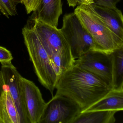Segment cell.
Listing matches in <instances>:
<instances>
[{
  "label": "cell",
  "mask_w": 123,
  "mask_h": 123,
  "mask_svg": "<svg viewBox=\"0 0 123 123\" xmlns=\"http://www.w3.org/2000/svg\"><path fill=\"white\" fill-rule=\"evenodd\" d=\"M55 89V95L71 100L83 112L105 97L112 88L97 76L74 64L59 77Z\"/></svg>",
  "instance_id": "cell-1"
},
{
  "label": "cell",
  "mask_w": 123,
  "mask_h": 123,
  "mask_svg": "<svg viewBox=\"0 0 123 123\" xmlns=\"http://www.w3.org/2000/svg\"><path fill=\"white\" fill-rule=\"evenodd\" d=\"M36 32L52 61L58 77L74 65L70 47L61 29L32 18Z\"/></svg>",
  "instance_id": "cell-2"
},
{
  "label": "cell",
  "mask_w": 123,
  "mask_h": 123,
  "mask_svg": "<svg viewBox=\"0 0 123 123\" xmlns=\"http://www.w3.org/2000/svg\"><path fill=\"white\" fill-rule=\"evenodd\" d=\"M22 34L30 59L38 80L53 97L59 77L51 59L36 32L31 26L24 27Z\"/></svg>",
  "instance_id": "cell-3"
},
{
  "label": "cell",
  "mask_w": 123,
  "mask_h": 123,
  "mask_svg": "<svg viewBox=\"0 0 123 123\" xmlns=\"http://www.w3.org/2000/svg\"><path fill=\"white\" fill-rule=\"evenodd\" d=\"M74 13L93 38L99 52L111 55L123 47V42L98 16L90 4L78 6Z\"/></svg>",
  "instance_id": "cell-4"
},
{
  "label": "cell",
  "mask_w": 123,
  "mask_h": 123,
  "mask_svg": "<svg viewBox=\"0 0 123 123\" xmlns=\"http://www.w3.org/2000/svg\"><path fill=\"white\" fill-rule=\"evenodd\" d=\"M61 29L74 60L91 51H99L93 38L74 12L64 15Z\"/></svg>",
  "instance_id": "cell-5"
},
{
  "label": "cell",
  "mask_w": 123,
  "mask_h": 123,
  "mask_svg": "<svg viewBox=\"0 0 123 123\" xmlns=\"http://www.w3.org/2000/svg\"><path fill=\"white\" fill-rule=\"evenodd\" d=\"M81 112L71 100L55 94L46 103L39 123H72Z\"/></svg>",
  "instance_id": "cell-6"
},
{
  "label": "cell",
  "mask_w": 123,
  "mask_h": 123,
  "mask_svg": "<svg viewBox=\"0 0 123 123\" xmlns=\"http://www.w3.org/2000/svg\"><path fill=\"white\" fill-rule=\"evenodd\" d=\"M74 64L98 76L113 89V63L112 54L91 51L75 60Z\"/></svg>",
  "instance_id": "cell-7"
},
{
  "label": "cell",
  "mask_w": 123,
  "mask_h": 123,
  "mask_svg": "<svg viewBox=\"0 0 123 123\" xmlns=\"http://www.w3.org/2000/svg\"><path fill=\"white\" fill-rule=\"evenodd\" d=\"M23 102L30 123H39L46 103L38 87L32 81L22 76L21 80Z\"/></svg>",
  "instance_id": "cell-8"
},
{
  "label": "cell",
  "mask_w": 123,
  "mask_h": 123,
  "mask_svg": "<svg viewBox=\"0 0 123 123\" xmlns=\"http://www.w3.org/2000/svg\"><path fill=\"white\" fill-rule=\"evenodd\" d=\"M1 71L5 84V89L10 92L15 103L20 123H30L25 110L21 87L22 76L11 62L1 63Z\"/></svg>",
  "instance_id": "cell-9"
},
{
  "label": "cell",
  "mask_w": 123,
  "mask_h": 123,
  "mask_svg": "<svg viewBox=\"0 0 123 123\" xmlns=\"http://www.w3.org/2000/svg\"><path fill=\"white\" fill-rule=\"evenodd\" d=\"M94 12L123 42V14L116 6L90 4Z\"/></svg>",
  "instance_id": "cell-10"
},
{
  "label": "cell",
  "mask_w": 123,
  "mask_h": 123,
  "mask_svg": "<svg viewBox=\"0 0 123 123\" xmlns=\"http://www.w3.org/2000/svg\"><path fill=\"white\" fill-rule=\"evenodd\" d=\"M63 13L62 0H41L32 18L57 27L60 17Z\"/></svg>",
  "instance_id": "cell-11"
},
{
  "label": "cell",
  "mask_w": 123,
  "mask_h": 123,
  "mask_svg": "<svg viewBox=\"0 0 123 123\" xmlns=\"http://www.w3.org/2000/svg\"><path fill=\"white\" fill-rule=\"evenodd\" d=\"M101 110L123 111V88L112 89L105 97L85 111Z\"/></svg>",
  "instance_id": "cell-12"
},
{
  "label": "cell",
  "mask_w": 123,
  "mask_h": 123,
  "mask_svg": "<svg viewBox=\"0 0 123 123\" xmlns=\"http://www.w3.org/2000/svg\"><path fill=\"white\" fill-rule=\"evenodd\" d=\"M0 123H20L15 103L5 89L0 97Z\"/></svg>",
  "instance_id": "cell-13"
},
{
  "label": "cell",
  "mask_w": 123,
  "mask_h": 123,
  "mask_svg": "<svg viewBox=\"0 0 123 123\" xmlns=\"http://www.w3.org/2000/svg\"><path fill=\"white\" fill-rule=\"evenodd\" d=\"M117 112L111 110L81 112L72 123H113L116 121Z\"/></svg>",
  "instance_id": "cell-14"
},
{
  "label": "cell",
  "mask_w": 123,
  "mask_h": 123,
  "mask_svg": "<svg viewBox=\"0 0 123 123\" xmlns=\"http://www.w3.org/2000/svg\"><path fill=\"white\" fill-rule=\"evenodd\" d=\"M113 69V87L123 88V46L112 53Z\"/></svg>",
  "instance_id": "cell-15"
},
{
  "label": "cell",
  "mask_w": 123,
  "mask_h": 123,
  "mask_svg": "<svg viewBox=\"0 0 123 123\" xmlns=\"http://www.w3.org/2000/svg\"><path fill=\"white\" fill-rule=\"evenodd\" d=\"M22 0H0V16L3 14L8 18L17 14V6Z\"/></svg>",
  "instance_id": "cell-16"
},
{
  "label": "cell",
  "mask_w": 123,
  "mask_h": 123,
  "mask_svg": "<svg viewBox=\"0 0 123 123\" xmlns=\"http://www.w3.org/2000/svg\"><path fill=\"white\" fill-rule=\"evenodd\" d=\"M41 0H22L21 3L25 6L27 14L34 12L40 4Z\"/></svg>",
  "instance_id": "cell-17"
},
{
  "label": "cell",
  "mask_w": 123,
  "mask_h": 123,
  "mask_svg": "<svg viewBox=\"0 0 123 123\" xmlns=\"http://www.w3.org/2000/svg\"><path fill=\"white\" fill-rule=\"evenodd\" d=\"M13 57L11 53L6 48L0 46V63L11 62Z\"/></svg>",
  "instance_id": "cell-18"
},
{
  "label": "cell",
  "mask_w": 123,
  "mask_h": 123,
  "mask_svg": "<svg viewBox=\"0 0 123 123\" xmlns=\"http://www.w3.org/2000/svg\"><path fill=\"white\" fill-rule=\"evenodd\" d=\"M69 6L74 8L83 5H90L94 3L93 0H67Z\"/></svg>",
  "instance_id": "cell-19"
},
{
  "label": "cell",
  "mask_w": 123,
  "mask_h": 123,
  "mask_svg": "<svg viewBox=\"0 0 123 123\" xmlns=\"http://www.w3.org/2000/svg\"><path fill=\"white\" fill-rule=\"evenodd\" d=\"M94 3L100 6H116L121 0H93Z\"/></svg>",
  "instance_id": "cell-20"
},
{
  "label": "cell",
  "mask_w": 123,
  "mask_h": 123,
  "mask_svg": "<svg viewBox=\"0 0 123 123\" xmlns=\"http://www.w3.org/2000/svg\"><path fill=\"white\" fill-rule=\"evenodd\" d=\"M5 89V84H4L2 73L0 70V97Z\"/></svg>",
  "instance_id": "cell-21"
}]
</instances>
